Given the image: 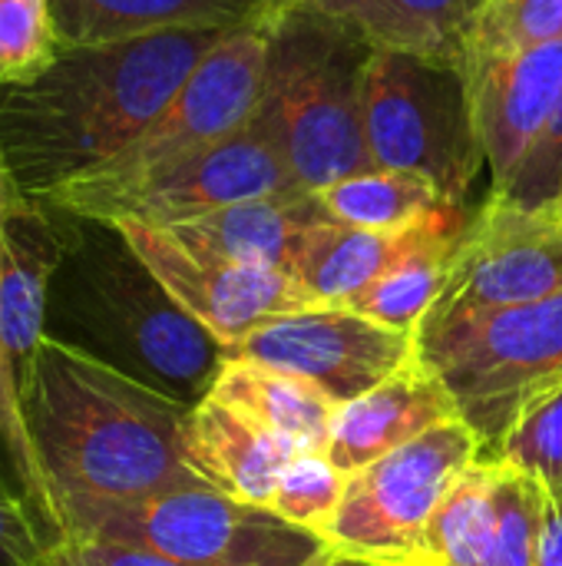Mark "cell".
I'll list each match as a JSON object with an SVG mask.
<instances>
[{"label": "cell", "instance_id": "7402d4cb", "mask_svg": "<svg viewBox=\"0 0 562 566\" xmlns=\"http://www.w3.org/2000/svg\"><path fill=\"white\" fill-rule=\"evenodd\" d=\"M209 395L285 438L295 451H328L338 405L295 375L229 358Z\"/></svg>", "mask_w": 562, "mask_h": 566}, {"label": "cell", "instance_id": "ffe728a7", "mask_svg": "<svg viewBox=\"0 0 562 566\" xmlns=\"http://www.w3.org/2000/svg\"><path fill=\"white\" fill-rule=\"evenodd\" d=\"M278 0H53L63 46L262 23Z\"/></svg>", "mask_w": 562, "mask_h": 566}, {"label": "cell", "instance_id": "9a60e30c", "mask_svg": "<svg viewBox=\"0 0 562 566\" xmlns=\"http://www.w3.org/2000/svg\"><path fill=\"white\" fill-rule=\"evenodd\" d=\"M490 192L507 189L562 90V40L467 66Z\"/></svg>", "mask_w": 562, "mask_h": 566}, {"label": "cell", "instance_id": "ba28073f", "mask_svg": "<svg viewBox=\"0 0 562 566\" xmlns=\"http://www.w3.org/2000/svg\"><path fill=\"white\" fill-rule=\"evenodd\" d=\"M480 454L484 444L474 428L454 418L354 471L325 544L348 557L411 566L434 511Z\"/></svg>", "mask_w": 562, "mask_h": 566}, {"label": "cell", "instance_id": "d6986e66", "mask_svg": "<svg viewBox=\"0 0 562 566\" xmlns=\"http://www.w3.org/2000/svg\"><path fill=\"white\" fill-rule=\"evenodd\" d=\"M325 219L331 216L321 209L315 192H288L238 202L166 229L209 255L288 272L301 235Z\"/></svg>", "mask_w": 562, "mask_h": 566}, {"label": "cell", "instance_id": "f546056e", "mask_svg": "<svg viewBox=\"0 0 562 566\" xmlns=\"http://www.w3.org/2000/svg\"><path fill=\"white\" fill-rule=\"evenodd\" d=\"M562 40V0H487L467 66Z\"/></svg>", "mask_w": 562, "mask_h": 566}, {"label": "cell", "instance_id": "d590c367", "mask_svg": "<svg viewBox=\"0 0 562 566\" xmlns=\"http://www.w3.org/2000/svg\"><path fill=\"white\" fill-rule=\"evenodd\" d=\"M550 212H553V216H560V219H562V192H560V199L553 202V209H550Z\"/></svg>", "mask_w": 562, "mask_h": 566}, {"label": "cell", "instance_id": "3957f363", "mask_svg": "<svg viewBox=\"0 0 562 566\" xmlns=\"http://www.w3.org/2000/svg\"><path fill=\"white\" fill-rule=\"evenodd\" d=\"M50 209L63 255L50 285L46 338L189 408L209 398L229 348L169 295L116 222Z\"/></svg>", "mask_w": 562, "mask_h": 566}, {"label": "cell", "instance_id": "484cf974", "mask_svg": "<svg viewBox=\"0 0 562 566\" xmlns=\"http://www.w3.org/2000/svg\"><path fill=\"white\" fill-rule=\"evenodd\" d=\"M490 461V514L477 566H540L547 488L500 458Z\"/></svg>", "mask_w": 562, "mask_h": 566}, {"label": "cell", "instance_id": "2e32d148", "mask_svg": "<svg viewBox=\"0 0 562 566\" xmlns=\"http://www.w3.org/2000/svg\"><path fill=\"white\" fill-rule=\"evenodd\" d=\"M460 418L444 378L421 358L361 398L338 405L325 458L351 478L354 471L404 448L424 431Z\"/></svg>", "mask_w": 562, "mask_h": 566}, {"label": "cell", "instance_id": "6da1fadb", "mask_svg": "<svg viewBox=\"0 0 562 566\" xmlns=\"http://www.w3.org/2000/svg\"><path fill=\"white\" fill-rule=\"evenodd\" d=\"M229 30L73 43L33 80L0 86V149L17 189L46 199L123 153Z\"/></svg>", "mask_w": 562, "mask_h": 566}, {"label": "cell", "instance_id": "9c48e42d", "mask_svg": "<svg viewBox=\"0 0 562 566\" xmlns=\"http://www.w3.org/2000/svg\"><path fill=\"white\" fill-rule=\"evenodd\" d=\"M265 76V30L262 23L229 30L189 73L162 113L109 163L60 186L46 199L83 196L126 186L172 163H182L252 126Z\"/></svg>", "mask_w": 562, "mask_h": 566}, {"label": "cell", "instance_id": "4316f807", "mask_svg": "<svg viewBox=\"0 0 562 566\" xmlns=\"http://www.w3.org/2000/svg\"><path fill=\"white\" fill-rule=\"evenodd\" d=\"M344 481L348 478L325 454L298 451L285 464V471L275 484V494L268 501V511L275 517H282L285 524L318 534L325 541V534L338 514V504L344 497Z\"/></svg>", "mask_w": 562, "mask_h": 566}, {"label": "cell", "instance_id": "e0dca14e", "mask_svg": "<svg viewBox=\"0 0 562 566\" xmlns=\"http://www.w3.org/2000/svg\"><path fill=\"white\" fill-rule=\"evenodd\" d=\"M295 454L298 451L285 438L212 395L189 408L185 464L209 488L242 504L268 507L282 471Z\"/></svg>", "mask_w": 562, "mask_h": 566}, {"label": "cell", "instance_id": "44dd1931", "mask_svg": "<svg viewBox=\"0 0 562 566\" xmlns=\"http://www.w3.org/2000/svg\"><path fill=\"white\" fill-rule=\"evenodd\" d=\"M427 222L404 232H374V229H358L325 219L301 235L288 275L301 289L311 308L351 305V298H358L378 275H384L414 245V239Z\"/></svg>", "mask_w": 562, "mask_h": 566}, {"label": "cell", "instance_id": "ac0fdd59", "mask_svg": "<svg viewBox=\"0 0 562 566\" xmlns=\"http://www.w3.org/2000/svg\"><path fill=\"white\" fill-rule=\"evenodd\" d=\"M354 27L374 50L464 63L487 0H295Z\"/></svg>", "mask_w": 562, "mask_h": 566}, {"label": "cell", "instance_id": "4dcf8cb0", "mask_svg": "<svg viewBox=\"0 0 562 566\" xmlns=\"http://www.w3.org/2000/svg\"><path fill=\"white\" fill-rule=\"evenodd\" d=\"M562 192V90L556 96V106L550 109L543 129L537 133V139L530 143V149L523 153L513 179L507 182V189L500 192H487L497 196L510 206L530 209V212H543L553 209V202Z\"/></svg>", "mask_w": 562, "mask_h": 566}, {"label": "cell", "instance_id": "d6a6232c", "mask_svg": "<svg viewBox=\"0 0 562 566\" xmlns=\"http://www.w3.org/2000/svg\"><path fill=\"white\" fill-rule=\"evenodd\" d=\"M43 554V541L0 481V566H40Z\"/></svg>", "mask_w": 562, "mask_h": 566}, {"label": "cell", "instance_id": "cb8c5ba5", "mask_svg": "<svg viewBox=\"0 0 562 566\" xmlns=\"http://www.w3.org/2000/svg\"><path fill=\"white\" fill-rule=\"evenodd\" d=\"M17 192L20 189L13 182L7 156L0 149V252H3L7 209L17 199ZM0 481L13 494V501L20 504V511L26 514V521L33 524V531L43 541L46 551H53L56 544L66 541L60 507L53 501V491L46 484V474H43V468L36 461V451L30 444V434H26L20 391H17V381L10 375V365L3 358V348H0Z\"/></svg>", "mask_w": 562, "mask_h": 566}, {"label": "cell", "instance_id": "52a82bcc", "mask_svg": "<svg viewBox=\"0 0 562 566\" xmlns=\"http://www.w3.org/2000/svg\"><path fill=\"white\" fill-rule=\"evenodd\" d=\"M417 358L444 378L487 454L523 411L562 388V292L417 335Z\"/></svg>", "mask_w": 562, "mask_h": 566}, {"label": "cell", "instance_id": "7c38bea8", "mask_svg": "<svg viewBox=\"0 0 562 566\" xmlns=\"http://www.w3.org/2000/svg\"><path fill=\"white\" fill-rule=\"evenodd\" d=\"M229 358L295 375L335 405H348L414 365L417 335L344 305H315L268 318L235 342Z\"/></svg>", "mask_w": 562, "mask_h": 566}, {"label": "cell", "instance_id": "8fae6325", "mask_svg": "<svg viewBox=\"0 0 562 566\" xmlns=\"http://www.w3.org/2000/svg\"><path fill=\"white\" fill-rule=\"evenodd\" d=\"M305 192L288 172L278 146L255 126L182 159L142 179L116 189L40 199L73 216L106 219V222H149L179 226L238 202Z\"/></svg>", "mask_w": 562, "mask_h": 566}, {"label": "cell", "instance_id": "e575fe53", "mask_svg": "<svg viewBox=\"0 0 562 566\" xmlns=\"http://www.w3.org/2000/svg\"><path fill=\"white\" fill-rule=\"evenodd\" d=\"M315 566H384L374 564V560H361V557H348V554H338V551H328Z\"/></svg>", "mask_w": 562, "mask_h": 566}, {"label": "cell", "instance_id": "83f0119b", "mask_svg": "<svg viewBox=\"0 0 562 566\" xmlns=\"http://www.w3.org/2000/svg\"><path fill=\"white\" fill-rule=\"evenodd\" d=\"M480 458H500L537 478L550 497H562V388L523 411L497 448Z\"/></svg>", "mask_w": 562, "mask_h": 566}, {"label": "cell", "instance_id": "277c9868", "mask_svg": "<svg viewBox=\"0 0 562 566\" xmlns=\"http://www.w3.org/2000/svg\"><path fill=\"white\" fill-rule=\"evenodd\" d=\"M265 76L255 126L305 192L374 169L364 139V76L374 46L348 23L278 0L262 20Z\"/></svg>", "mask_w": 562, "mask_h": 566}, {"label": "cell", "instance_id": "4fadbf2b", "mask_svg": "<svg viewBox=\"0 0 562 566\" xmlns=\"http://www.w3.org/2000/svg\"><path fill=\"white\" fill-rule=\"evenodd\" d=\"M169 295L225 348L242 342L268 318L311 308L301 289L282 269H258L209 255L182 242L166 226L116 222Z\"/></svg>", "mask_w": 562, "mask_h": 566}, {"label": "cell", "instance_id": "7a4b0ae2", "mask_svg": "<svg viewBox=\"0 0 562 566\" xmlns=\"http://www.w3.org/2000/svg\"><path fill=\"white\" fill-rule=\"evenodd\" d=\"M23 421L53 501L209 488L185 464L189 405L53 338L40 345Z\"/></svg>", "mask_w": 562, "mask_h": 566}, {"label": "cell", "instance_id": "30bf717a", "mask_svg": "<svg viewBox=\"0 0 562 566\" xmlns=\"http://www.w3.org/2000/svg\"><path fill=\"white\" fill-rule=\"evenodd\" d=\"M562 292V219L487 196L467 219L441 298L417 335Z\"/></svg>", "mask_w": 562, "mask_h": 566}, {"label": "cell", "instance_id": "1f68e13d", "mask_svg": "<svg viewBox=\"0 0 562 566\" xmlns=\"http://www.w3.org/2000/svg\"><path fill=\"white\" fill-rule=\"evenodd\" d=\"M40 566H189L159 554H146L136 547L123 544H103V541H83V537H66L53 551L43 554Z\"/></svg>", "mask_w": 562, "mask_h": 566}, {"label": "cell", "instance_id": "f1b7e54d", "mask_svg": "<svg viewBox=\"0 0 562 566\" xmlns=\"http://www.w3.org/2000/svg\"><path fill=\"white\" fill-rule=\"evenodd\" d=\"M60 50L53 0H0V86L33 80Z\"/></svg>", "mask_w": 562, "mask_h": 566}, {"label": "cell", "instance_id": "836d02e7", "mask_svg": "<svg viewBox=\"0 0 562 566\" xmlns=\"http://www.w3.org/2000/svg\"><path fill=\"white\" fill-rule=\"evenodd\" d=\"M540 566H562V497L547 494V521L540 541Z\"/></svg>", "mask_w": 562, "mask_h": 566}, {"label": "cell", "instance_id": "603a6c76", "mask_svg": "<svg viewBox=\"0 0 562 566\" xmlns=\"http://www.w3.org/2000/svg\"><path fill=\"white\" fill-rule=\"evenodd\" d=\"M467 219L470 209H444L441 216H434L421 229L414 245L344 308H354L388 328L417 335L421 322L444 292L450 259Z\"/></svg>", "mask_w": 562, "mask_h": 566}, {"label": "cell", "instance_id": "5b68a950", "mask_svg": "<svg viewBox=\"0 0 562 566\" xmlns=\"http://www.w3.org/2000/svg\"><path fill=\"white\" fill-rule=\"evenodd\" d=\"M66 537L123 544L189 566H315L331 547L215 488L56 501Z\"/></svg>", "mask_w": 562, "mask_h": 566}, {"label": "cell", "instance_id": "8992f818", "mask_svg": "<svg viewBox=\"0 0 562 566\" xmlns=\"http://www.w3.org/2000/svg\"><path fill=\"white\" fill-rule=\"evenodd\" d=\"M364 139L374 166L427 179L467 209L487 166L464 63L374 50L364 76Z\"/></svg>", "mask_w": 562, "mask_h": 566}, {"label": "cell", "instance_id": "5bb4252c", "mask_svg": "<svg viewBox=\"0 0 562 566\" xmlns=\"http://www.w3.org/2000/svg\"><path fill=\"white\" fill-rule=\"evenodd\" d=\"M63 255V232L56 212L17 192L3 222L0 252V348L10 375L23 395L33 381L40 345L46 342V308L53 272Z\"/></svg>", "mask_w": 562, "mask_h": 566}, {"label": "cell", "instance_id": "d4e9b609", "mask_svg": "<svg viewBox=\"0 0 562 566\" xmlns=\"http://www.w3.org/2000/svg\"><path fill=\"white\" fill-rule=\"evenodd\" d=\"M315 196L335 222L374 232H404L444 209H457L444 202V196L427 179L384 166L331 182Z\"/></svg>", "mask_w": 562, "mask_h": 566}]
</instances>
